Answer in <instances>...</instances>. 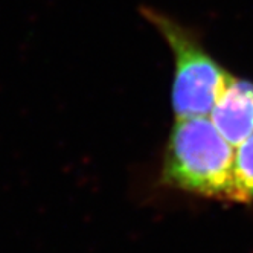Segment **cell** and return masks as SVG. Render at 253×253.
Masks as SVG:
<instances>
[{
	"label": "cell",
	"instance_id": "cell-1",
	"mask_svg": "<svg viewBox=\"0 0 253 253\" xmlns=\"http://www.w3.org/2000/svg\"><path fill=\"white\" fill-rule=\"evenodd\" d=\"M235 147L206 116L177 118L169 133L162 183L215 200L233 202Z\"/></svg>",
	"mask_w": 253,
	"mask_h": 253
},
{
	"label": "cell",
	"instance_id": "cell-2",
	"mask_svg": "<svg viewBox=\"0 0 253 253\" xmlns=\"http://www.w3.org/2000/svg\"><path fill=\"white\" fill-rule=\"evenodd\" d=\"M142 14L165 39L175 60L171 93L175 116L211 115L232 75L209 55L191 29L150 8Z\"/></svg>",
	"mask_w": 253,
	"mask_h": 253
},
{
	"label": "cell",
	"instance_id": "cell-3",
	"mask_svg": "<svg viewBox=\"0 0 253 253\" xmlns=\"http://www.w3.org/2000/svg\"><path fill=\"white\" fill-rule=\"evenodd\" d=\"M211 121L233 147L249 137L253 133V81L232 77L212 108Z\"/></svg>",
	"mask_w": 253,
	"mask_h": 253
},
{
	"label": "cell",
	"instance_id": "cell-4",
	"mask_svg": "<svg viewBox=\"0 0 253 253\" xmlns=\"http://www.w3.org/2000/svg\"><path fill=\"white\" fill-rule=\"evenodd\" d=\"M233 188L235 203L253 205V133L235 147Z\"/></svg>",
	"mask_w": 253,
	"mask_h": 253
}]
</instances>
